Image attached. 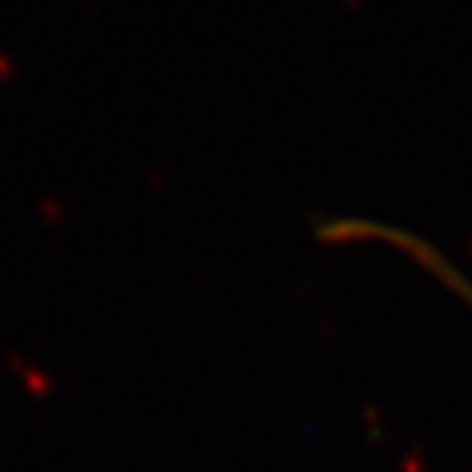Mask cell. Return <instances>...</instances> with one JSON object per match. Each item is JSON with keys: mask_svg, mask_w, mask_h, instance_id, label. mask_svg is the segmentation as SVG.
Returning <instances> with one entry per match:
<instances>
[{"mask_svg": "<svg viewBox=\"0 0 472 472\" xmlns=\"http://www.w3.org/2000/svg\"><path fill=\"white\" fill-rule=\"evenodd\" d=\"M322 240L328 242H377L383 248H393L402 258H408L414 267H421L429 279H436L444 292H451L463 307L472 310V279L467 270L457 267L438 246H433L423 236L405 231V227L383 224V221L368 218H334L319 227Z\"/></svg>", "mask_w": 472, "mask_h": 472, "instance_id": "6da1fadb", "label": "cell"}]
</instances>
